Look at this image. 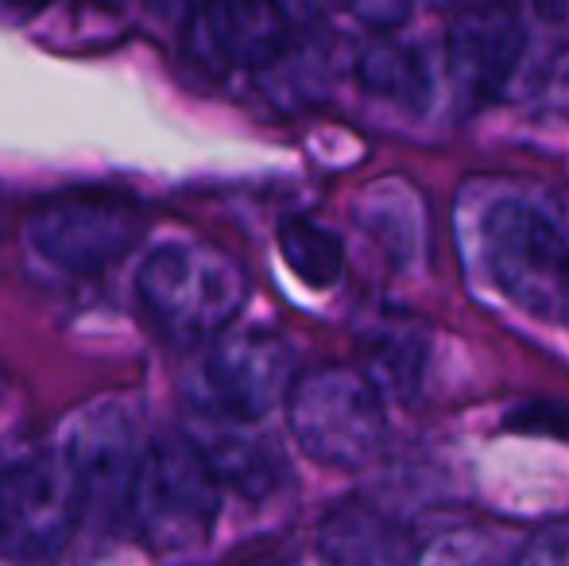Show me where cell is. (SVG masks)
<instances>
[{
  "label": "cell",
  "instance_id": "obj_1",
  "mask_svg": "<svg viewBox=\"0 0 569 566\" xmlns=\"http://www.w3.org/2000/svg\"><path fill=\"white\" fill-rule=\"evenodd\" d=\"M480 257L516 307L542 322L569 326V241L547 190L492 198L480 210Z\"/></svg>",
  "mask_w": 569,
  "mask_h": 566
},
{
  "label": "cell",
  "instance_id": "obj_2",
  "mask_svg": "<svg viewBox=\"0 0 569 566\" xmlns=\"http://www.w3.org/2000/svg\"><path fill=\"white\" fill-rule=\"evenodd\" d=\"M136 291L163 338L206 346L237 322L248 299V276L213 245H163L140 265Z\"/></svg>",
  "mask_w": 569,
  "mask_h": 566
},
{
  "label": "cell",
  "instance_id": "obj_3",
  "mask_svg": "<svg viewBox=\"0 0 569 566\" xmlns=\"http://www.w3.org/2000/svg\"><path fill=\"white\" fill-rule=\"evenodd\" d=\"M221 489L226 485L194 438H159L140 450L124 516L156 552H190L210 539L221 513Z\"/></svg>",
  "mask_w": 569,
  "mask_h": 566
},
{
  "label": "cell",
  "instance_id": "obj_4",
  "mask_svg": "<svg viewBox=\"0 0 569 566\" xmlns=\"http://www.w3.org/2000/svg\"><path fill=\"white\" fill-rule=\"evenodd\" d=\"M287 424L302 454L330 469H360L388 443V411L372 380L352 365H322L295 377Z\"/></svg>",
  "mask_w": 569,
  "mask_h": 566
},
{
  "label": "cell",
  "instance_id": "obj_5",
  "mask_svg": "<svg viewBox=\"0 0 569 566\" xmlns=\"http://www.w3.org/2000/svg\"><path fill=\"white\" fill-rule=\"evenodd\" d=\"M295 349L271 330H229L210 341L202 393L218 419L256 424L287 400L295 385Z\"/></svg>",
  "mask_w": 569,
  "mask_h": 566
},
{
  "label": "cell",
  "instance_id": "obj_6",
  "mask_svg": "<svg viewBox=\"0 0 569 566\" xmlns=\"http://www.w3.org/2000/svg\"><path fill=\"white\" fill-rule=\"evenodd\" d=\"M82 516V493L62 454H31L0 474V547L20 559L59 552Z\"/></svg>",
  "mask_w": 569,
  "mask_h": 566
},
{
  "label": "cell",
  "instance_id": "obj_7",
  "mask_svg": "<svg viewBox=\"0 0 569 566\" xmlns=\"http://www.w3.org/2000/svg\"><path fill=\"white\" fill-rule=\"evenodd\" d=\"M143 234V214L124 198L74 195L39 206L28 237L51 265L67 272H101L117 265Z\"/></svg>",
  "mask_w": 569,
  "mask_h": 566
},
{
  "label": "cell",
  "instance_id": "obj_8",
  "mask_svg": "<svg viewBox=\"0 0 569 566\" xmlns=\"http://www.w3.org/2000/svg\"><path fill=\"white\" fill-rule=\"evenodd\" d=\"M446 82L465 109H485L516 78L527 31L503 4H469L446 28Z\"/></svg>",
  "mask_w": 569,
  "mask_h": 566
},
{
  "label": "cell",
  "instance_id": "obj_9",
  "mask_svg": "<svg viewBox=\"0 0 569 566\" xmlns=\"http://www.w3.org/2000/svg\"><path fill=\"white\" fill-rule=\"evenodd\" d=\"M140 450L143 446L136 443L132 416L113 404L82 411L70 424L62 458H67L78 493H82V513L98 508L106 516H124L128 485H132Z\"/></svg>",
  "mask_w": 569,
  "mask_h": 566
},
{
  "label": "cell",
  "instance_id": "obj_10",
  "mask_svg": "<svg viewBox=\"0 0 569 566\" xmlns=\"http://www.w3.org/2000/svg\"><path fill=\"white\" fill-rule=\"evenodd\" d=\"M318 559L322 566H415L419 539L399 516L372 500L349 497L333 505L318 524Z\"/></svg>",
  "mask_w": 569,
  "mask_h": 566
},
{
  "label": "cell",
  "instance_id": "obj_11",
  "mask_svg": "<svg viewBox=\"0 0 569 566\" xmlns=\"http://www.w3.org/2000/svg\"><path fill=\"white\" fill-rule=\"evenodd\" d=\"M190 28L202 31L221 67L244 70L276 67L291 39L279 0H202V12Z\"/></svg>",
  "mask_w": 569,
  "mask_h": 566
},
{
  "label": "cell",
  "instance_id": "obj_12",
  "mask_svg": "<svg viewBox=\"0 0 569 566\" xmlns=\"http://www.w3.org/2000/svg\"><path fill=\"white\" fill-rule=\"evenodd\" d=\"M244 427L248 424L221 419L213 438H194V443L202 446V454L210 458L221 485H232V489L248 493V497H263V493L276 489L287 466L260 435H244Z\"/></svg>",
  "mask_w": 569,
  "mask_h": 566
},
{
  "label": "cell",
  "instance_id": "obj_13",
  "mask_svg": "<svg viewBox=\"0 0 569 566\" xmlns=\"http://www.w3.org/2000/svg\"><path fill=\"white\" fill-rule=\"evenodd\" d=\"M357 78L368 93L407 109L427 106L430 98L427 59L411 43H399V39H372L357 59Z\"/></svg>",
  "mask_w": 569,
  "mask_h": 566
},
{
  "label": "cell",
  "instance_id": "obj_14",
  "mask_svg": "<svg viewBox=\"0 0 569 566\" xmlns=\"http://www.w3.org/2000/svg\"><path fill=\"white\" fill-rule=\"evenodd\" d=\"M365 373L372 388L388 400H415L427 373V334L415 326H391L368 346Z\"/></svg>",
  "mask_w": 569,
  "mask_h": 566
},
{
  "label": "cell",
  "instance_id": "obj_15",
  "mask_svg": "<svg viewBox=\"0 0 569 566\" xmlns=\"http://www.w3.org/2000/svg\"><path fill=\"white\" fill-rule=\"evenodd\" d=\"M279 252H283L287 268L307 287H333L345 268V252L338 237L330 229L302 218L287 221L279 229Z\"/></svg>",
  "mask_w": 569,
  "mask_h": 566
},
{
  "label": "cell",
  "instance_id": "obj_16",
  "mask_svg": "<svg viewBox=\"0 0 569 566\" xmlns=\"http://www.w3.org/2000/svg\"><path fill=\"white\" fill-rule=\"evenodd\" d=\"M516 566H569V516L539 524L519 547Z\"/></svg>",
  "mask_w": 569,
  "mask_h": 566
},
{
  "label": "cell",
  "instance_id": "obj_17",
  "mask_svg": "<svg viewBox=\"0 0 569 566\" xmlns=\"http://www.w3.org/2000/svg\"><path fill=\"white\" fill-rule=\"evenodd\" d=\"M143 4H148L159 20L179 23V28L182 23H194L198 12H202V0H143Z\"/></svg>",
  "mask_w": 569,
  "mask_h": 566
},
{
  "label": "cell",
  "instance_id": "obj_18",
  "mask_svg": "<svg viewBox=\"0 0 569 566\" xmlns=\"http://www.w3.org/2000/svg\"><path fill=\"white\" fill-rule=\"evenodd\" d=\"M542 12V20H550L555 28L569 31V0H535Z\"/></svg>",
  "mask_w": 569,
  "mask_h": 566
},
{
  "label": "cell",
  "instance_id": "obj_19",
  "mask_svg": "<svg viewBox=\"0 0 569 566\" xmlns=\"http://www.w3.org/2000/svg\"><path fill=\"white\" fill-rule=\"evenodd\" d=\"M480 4H503V8H508V0H480Z\"/></svg>",
  "mask_w": 569,
  "mask_h": 566
},
{
  "label": "cell",
  "instance_id": "obj_20",
  "mask_svg": "<svg viewBox=\"0 0 569 566\" xmlns=\"http://www.w3.org/2000/svg\"><path fill=\"white\" fill-rule=\"evenodd\" d=\"M268 566H291V563H268Z\"/></svg>",
  "mask_w": 569,
  "mask_h": 566
}]
</instances>
